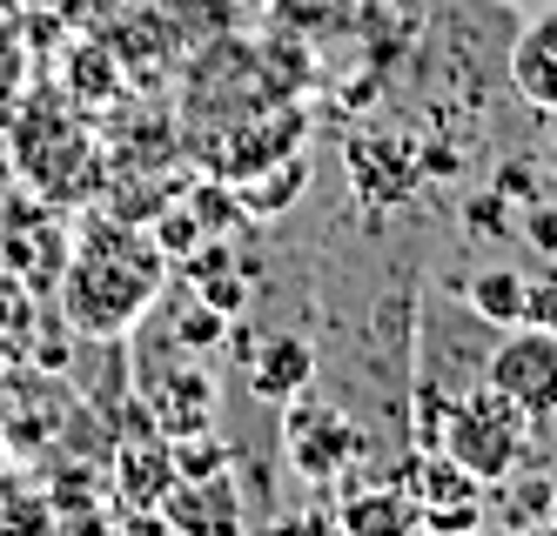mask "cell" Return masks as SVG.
Returning <instances> with one entry per match:
<instances>
[{
    "label": "cell",
    "instance_id": "obj_14",
    "mask_svg": "<svg viewBox=\"0 0 557 536\" xmlns=\"http://www.w3.org/2000/svg\"><path fill=\"white\" fill-rule=\"evenodd\" d=\"M531 235L544 241V249H557V209H531Z\"/></svg>",
    "mask_w": 557,
    "mask_h": 536
},
{
    "label": "cell",
    "instance_id": "obj_8",
    "mask_svg": "<svg viewBox=\"0 0 557 536\" xmlns=\"http://www.w3.org/2000/svg\"><path fill=\"white\" fill-rule=\"evenodd\" d=\"M169 523H182L188 536H243V503H235V483L228 476H188L169 483Z\"/></svg>",
    "mask_w": 557,
    "mask_h": 536
},
{
    "label": "cell",
    "instance_id": "obj_4",
    "mask_svg": "<svg viewBox=\"0 0 557 536\" xmlns=\"http://www.w3.org/2000/svg\"><path fill=\"white\" fill-rule=\"evenodd\" d=\"M484 383L517 409L524 423L557 416V328L531 322V328H504L484 356Z\"/></svg>",
    "mask_w": 557,
    "mask_h": 536
},
{
    "label": "cell",
    "instance_id": "obj_3",
    "mask_svg": "<svg viewBox=\"0 0 557 536\" xmlns=\"http://www.w3.org/2000/svg\"><path fill=\"white\" fill-rule=\"evenodd\" d=\"M14 161L48 201H82L95 188V148L82 135V121L48 108V101H34L27 114H14Z\"/></svg>",
    "mask_w": 557,
    "mask_h": 536
},
{
    "label": "cell",
    "instance_id": "obj_2",
    "mask_svg": "<svg viewBox=\"0 0 557 536\" xmlns=\"http://www.w3.org/2000/svg\"><path fill=\"white\" fill-rule=\"evenodd\" d=\"M524 416L491 389V383H476L463 396L444 402V416H436V442H444V457L457 470H470L476 483H504L517 463H524Z\"/></svg>",
    "mask_w": 557,
    "mask_h": 536
},
{
    "label": "cell",
    "instance_id": "obj_12",
    "mask_svg": "<svg viewBox=\"0 0 557 536\" xmlns=\"http://www.w3.org/2000/svg\"><path fill=\"white\" fill-rule=\"evenodd\" d=\"M0 536H48V497L0 470Z\"/></svg>",
    "mask_w": 557,
    "mask_h": 536
},
{
    "label": "cell",
    "instance_id": "obj_7",
    "mask_svg": "<svg viewBox=\"0 0 557 536\" xmlns=\"http://www.w3.org/2000/svg\"><path fill=\"white\" fill-rule=\"evenodd\" d=\"M141 396H148V409H154V429L175 436V442L195 436V429H209V416H215V383H209L195 362L169 369V376H148Z\"/></svg>",
    "mask_w": 557,
    "mask_h": 536
},
{
    "label": "cell",
    "instance_id": "obj_5",
    "mask_svg": "<svg viewBox=\"0 0 557 536\" xmlns=\"http://www.w3.org/2000/svg\"><path fill=\"white\" fill-rule=\"evenodd\" d=\"M510 88L524 95L531 114L557 121V0L550 8H531L524 27L510 40Z\"/></svg>",
    "mask_w": 557,
    "mask_h": 536
},
{
    "label": "cell",
    "instance_id": "obj_6",
    "mask_svg": "<svg viewBox=\"0 0 557 536\" xmlns=\"http://www.w3.org/2000/svg\"><path fill=\"white\" fill-rule=\"evenodd\" d=\"M283 442H289V463H296L302 476H315V483L343 476V463L356 457V429H349V416H336V409H315V402H296V409H289Z\"/></svg>",
    "mask_w": 557,
    "mask_h": 536
},
{
    "label": "cell",
    "instance_id": "obj_13",
    "mask_svg": "<svg viewBox=\"0 0 557 536\" xmlns=\"http://www.w3.org/2000/svg\"><path fill=\"white\" fill-rule=\"evenodd\" d=\"M343 529L349 536H410L417 529V510L404 497H363V503H349Z\"/></svg>",
    "mask_w": 557,
    "mask_h": 536
},
{
    "label": "cell",
    "instance_id": "obj_10",
    "mask_svg": "<svg viewBox=\"0 0 557 536\" xmlns=\"http://www.w3.org/2000/svg\"><path fill=\"white\" fill-rule=\"evenodd\" d=\"M470 309H476V322H497V328H517L524 322V302H531V288H524V275L517 269H484L470 288Z\"/></svg>",
    "mask_w": 557,
    "mask_h": 536
},
{
    "label": "cell",
    "instance_id": "obj_9",
    "mask_svg": "<svg viewBox=\"0 0 557 536\" xmlns=\"http://www.w3.org/2000/svg\"><path fill=\"white\" fill-rule=\"evenodd\" d=\"M309 376H315V349H309L302 336H262V349H256V362H249L256 396L296 402V396L309 389Z\"/></svg>",
    "mask_w": 557,
    "mask_h": 536
},
{
    "label": "cell",
    "instance_id": "obj_1",
    "mask_svg": "<svg viewBox=\"0 0 557 536\" xmlns=\"http://www.w3.org/2000/svg\"><path fill=\"white\" fill-rule=\"evenodd\" d=\"M169 282V249L148 228L122 222V215H88L74 228L54 296H61V322L82 342H122L128 328L154 309Z\"/></svg>",
    "mask_w": 557,
    "mask_h": 536
},
{
    "label": "cell",
    "instance_id": "obj_11",
    "mask_svg": "<svg viewBox=\"0 0 557 536\" xmlns=\"http://www.w3.org/2000/svg\"><path fill=\"white\" fill-rule=\"evenodd\" d=\"M21 95H27V27L8 0H0V114H14Z\"/></svg>",
    "mask_w": 557,
    "mask_h": 536
}]
</instances>
